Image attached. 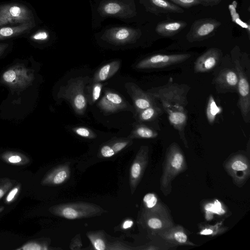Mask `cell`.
<instances>
[{"label":"cell","instance_id":"6da1fadb","mask_svg":"<svg viewBox=\"0 0 250 250\" xmlns=\"http://www.w3.org/2000/svg\"><path fill=\"white\" fill-rule=\"evenodd\" d=\"M190 87L186 84L168 83L149 89L147 92L159 101L167 114L176 111H187V95Z\"/></svg>","mask_w":250,"mask_h":250},{"label":"cell","instance_id":"7a4b0ae2","mask_svg":"<svg viewBox=\"0 0 250 250\" xmlns=\"http://www.w3.org/2000/svg\"><path fill=\"white\" fill-rule=\"evenodd\" d=\"M187 168V164L182 149L176 143L171 144L166 150L160 182V190L164 195L170 194L172 182Z\"/></svg>","mask_w":250,"mask_h":250},{"label":"cell","instance_id":"3957f363","mask_svg":"<svg viewBox=\"0 0 250 250\" xmlns=\"http://www.w3.org/2000/svg\"><path fill=\"white\" fill-rule=\"evenodd\" d=\"M231 54L235 70L238 76L237 92L238 100L237 105L244 121L246 123L250 121V91L248 78L241 65L239 48L236 46L231 51Z\"/></svg>","mask_w":250,"mask_h":250},{"label":"cell","instance_id":"277c9868","mask_svg":"<svg viewBox=\"0 0 250 250\" xmlns=\"http://www.w3.org/2000/svg\"><path fill=\"white\" fill-rule=\"evenodd\" d=\"M49 210L55 215L72 220L100 215L104 212L99 206L83 202L55 205Z\"/></svg>","mask_w":250,"mask_h":250},{"label":"cell","instance_id":"5b68a950","mask_svg":"<svg viewBox=\"0 0 250 250\" xmlns=\"http://www.w3.org/2000/svg\"><path fill=\"white\" fill-rule=\"evenodd\" d=\"M86 78L78 77L71 79L62 87L61 97L67 100L76 113L83 115L87 107V101L84 94Z\"/></svg>","mask_w":250,"mask_h":250},{"label":"cell","instance_id":"8992f818","mask_svg":"<svg viewBox=\"0 0 250 250\" xmlns=\"http://www.w3.org/2000/svg\"><path fill=\"white\" fill-rule=\"evenodd\" d=\"M33 21H34L33 12L24 4L8 3L0 5V27Z\"/></svg>","mask_w":250,"mask_h":250},{"label":"cell","instance_id":"52a82bcc","mask_svg":"<svg viewBox=\"0 0 250 250\" xmlns=\"http://www.w3.org/2000/svg\"><path fill=\"white\" fill-rule=\"evenodd\" d=\"M224 166L234 184L239 187L243 186L250 177V161L248 157L242 153H237L229 157Z\"/></svg>","mask_w":250,"mask_h":250},{"label":"cell","instance_id":"ba28073f","mask_svg":"<svg viewBox=\"0 0 250 250\" xmlns=\"http://www.w3.org/2000/svg\"><path fill=\"white\" fill-rule=\"evenodd\" d=\"M188 53L174 54H155L146 58L139 62L138 69H151L165 67L183 62L189 58Z\"/></svg>","mask_w":250,"mask_h":250},{"label":"cell","instance_id":"9c48e42d","mask_svg":"<svg viewBox=\"0 0 250 250\" xmlns=\"http://www.w3.org/2000/svg\"><path fill=\"white\" fill-rule=\"evenodd\" d=\"M34 78V74L22 65L12 66L2 75V82L11 87L24 88L30 84Z\"/></svg>","mask_w":250,"mask_h":250},{"label":"cell","instance_id":"30bf717a","mask_svg":"<svg viewBox=\"0 0 250 250\" xmlns=\"http://www.w3.org/2000/svg\"><path fill=\"white\" fill-rule=\"evenodd\" d=\"M221 25L216 19L204 18L195 21L187 35L189 42L200 41L210 36Z\"/></svg>","mask_w":250,"mask_h":250},{"label":"cell","instance_id":"8fae6325","mask_svg":"<svg viewBox=\"0 0 250 250\" xmlns=\"http://www.w3.org/2000/svg\"><path fill=\"white\" fill-rule=\"evenodd\" d=\"M149 148L147 146L140 148L131 166L130 171V186L132 193L135 190L140 183L148 162Z\"/></svg>","mask_w":250,"mask_h":250},{"label":"cell","instance_id":"7c38bea8","mask_svg":"<svg viewBox=\"0 0 250 250\" xmlns=\"http://www.w3.org/2000/svg\"><path fill=\"white\" fill-rule=\"evenodd\" d=\"M141 35L140 30L128 27H114L107 30L102 38L110 43L124 44L134 42Z\"/></svg>","mask_w":250,"mask_h":250},{"label":"cell","instance_id":"4fadbf2b","mask_svg":"<svg viewBox=\"0 0 250 250\" xmlns=\"http://www.w3.org/2000/svg\"><path fill=\"white\" fill-rule=\"evenodd\" d=\"M145 211V224L153 234L156 235L159 231L174 225L169 211Z\"/></svg>","mask_w":250,"mask_h":250},{"label":"cell","instance_id":"5bb4252c","mask_svg":"<svg viewBox=\"0 0 250 250\" xmlns=\"http://www.w3.org/2000/svg\"><path fill=\"white\" fill-rule=\"evenodd\" d=\"M156 236L171 247L196 245L190 241L184 228L180 225H174L163 229L158 232Z\"/></svg>","mask_w":250,"mask_h":250},{"label":"cell","instance_id":"9a60e30c","mask_svg":"<svg viewBox=\"0 0 250 250\" xmlns=\"http://www.w3.org/2000/svg\"><path fill=\"white\" fill-rule=\"evenodd\" d=\"M127 91L133 102L136 112L157 104L156 100L147 92L143 90L136 84L127 83L125 84Z\"/></svg>","mask_w":250,"mask_h":250},{"label":"cell","instance_id":"2e32d148","mask_svg":"<svg viewBox=\"0 0 250 250\" xmlns=\"http://www.w3.org/2000/svg\"><path fill=\"white\" fill-rule=\"evenodd\" d=\"M221 57V51L216 48H211L200 56L194 63L195 73L210 71L218 64Z\"/></svg>","mask_w":250,"mask_h":250},{"label":"cell","instance_id":"e0dca14e","mask_svg":"<svg viewBox=\"0 0 250 250\" xmlns=\"http://www.w3.org/2000/svg\"><path fill=\"white\" fill-rule=\"evenodd\" d=\"M100 109L106 113H114L126 109L128 104L119 94L106 91L98 103Z\"/></svg>","mask_w":250,"mask_h":250},{"label":"cell","instance_id":"ac0fdd59","mask_svg":"<svg viewBox=\"0 0 250 250\" xmlns=\"http://www.w3.org/2000/svg\"><path fill=\"white\" fill-rule=\"evenodd\" d=\"M238 83L236 71L230 68L221 70L215 80L216 87L223 92L237 91Z\"/></svg>","mask_w":250,"mask_h":250},{"label":"cell","instance_id":"d6986e66","mask_svg":"<svg viewBox=\"0 0 250 250\" xmlns=\"http://www.w3.org/2000/svg\"><path fill=\"white\" fill-rule=\"evenodd\" d=\"M146 10L154 14L183 13L184 10L180 6L167 0H141Z\"/></svg>","mask_w":250,"mask_h":250},{"label":"cell","instance_id":"ffe728a7","mask_svg":"<svg viewBox=\"0 0 250 250\" xmlns=\"http://www.w3.org/2000/svg\"><path fill=\"white\" fill-rule=\"evenodd\" d=\"M69 176V168L60 166L52 169L44 176L41 181L42 185H58L64 182Z\"/></svg>","mask_w":250,"mask_h":250},{"label":"cell","instance_id":"44dd1931","mask_svg":"<svg viewBox=\"0 0 250 250\" xmlns=\"http://www.w3.org/2000/svg\"><path fill=\"white\" fill-rule=\"evenodd\" d=\"M187 25L183 21H162L155 28L156 32L161 36L169 37L174 36Z\"/></svg>","mask_w":250,"mask_h":250},{"label":"cell","instance_id":"7402d4cb","mask_svg":"<svg viewBox=\"0 0 250 250\" xmlns=\"http://www.w3.org/2000/svg\"><path fill=\"white\" fill-rule=\"evenodd\" d=\"M34 26L35 22L33 21L15 26L0 28V40L18 36L29 31Z\"/></svg>","mask_w":250,"mask_h":250},{"label":"cell","instance_id":"603a6c76","mask_svg":"<svg viewBox=\"0 0 250 250\" xmlns=\"http://www.w3.org/2000/svg\"><path fill=\"white\" fill-rule=\"evenodd\" d=\"M120 62L113 61L102 66L95 74L94 83L105 81L113 76L119 70Z\"/></svg>","mask_w":250,"mask_h":250},{"label":"cell","instance_id":"cb8c5ba5","mask_svg":"<svg viewBox=\"0 0 250 250\" xmlns=\"http://www.w3.org/2000/svg\"><path fill=\"white\" fill-rule=\"evenodd\" d=\"M6 163L15 166H24L30 162V159L25 155L17 151H7L0 155Z\"/></svg>","mask_w":250,"mask_h":250},{"label":"cell","instance_id":"d4e9b609","mask_svg":"<svg viewBox=\"0 0 250 250\" xmlns=\"http://www.w3.org/2000/svg\"><path fill=\"white\" fill-rule=\"evenodd\" d=\"M143 201L146 211H168L165 205L154 193H148L146 194L143 198Z\"/></svg>","mask_w":250,"mask_h":250},{"label":"cell","instance_id":"484cf974","mask_svg":"<svg viewBox=\"0 0 250 250\" xmlns=\"http://www.w3.org/2000/svg\"><path fill=\"white\" fill-rule=\"evenodd\" d=\"M162 113V108L157 104H156L137 112V120L139 122L152 121L156 119Z\"/></svg>","mask_w":250,"mask_h":250},{"label":"cell","instance_id":"4316f807","mask_svg":"<svg viewBox=\"0 0 250 250\" xmlns=\"http://www.w3.org/2000/svg\"><path fill=\"white\" fill-rule=\"evenodd\" d=\"M158 132L153 129L143 124L135 126L129 136L130 139H152L157 137Z\"/></svg>","mask_w":250,"mask_h":250},{"label":"cell","instance_id":"83f0119b","mask_svg":"<svg viewBox=\"0 0 250 250\" xmlns=\"http://www.w3.org/2000/svg\"><path fill=\"white\" fill-rule=\"evenodd\" d=\"M199 234L202 235L216 236L221 234L227 231V228L221 223L215 225H203L200 227Z\"/></svg>","mask_w":250,"mask_h":250},{"label":"cell","instance_id":"f1b7e54d","mask_svg":"<svg viewBox=\"0 0 250 250\" xmlns=\"http://www.w3.org/2000/svg\"><path fill=\"white\" fill-rule=\"evenodd\" d=\"M125 7L122 4L111 1L104 3L101 7V10L105 15L114 16L124 11Z\"/></svg>","mask_w":250,"mask_h":250},{"label":"cell","instance_id":"f546056e","mask_svg":"<svg viewBox=\"0 0 250 250\" xmlns=\"http://www.w3.org/2000/svg\"><path fill=\"white\" fill-rule=\"evenodd\" d=\"M221 111L220 108L217 105L212 95H210L206 109V115L208 123L212 125L214 123L216 115Z\"/></svg>","mask_w":250,"mask_h":250},{"label":"cell","instance_id":"4dcf8cb0","mask_svg":"<svg viewBox=\"0 0 250 250\" xmlns=\"http://www.w3.org/2000/svg\"><path fill=\"white\" fill-rule=\"evenodd\" d=\"M49 248L46 244L39 240H32L28 241L16 249V250H47Z\"/></svg>","mask_w":250,"mask_h":250},{"label":"cell","instance_id":"1f68e13d","mask_svg":"<svg viewBox=\"0 0 250 250\" xmlns=\"http://www.w3.org/2000/svg\"><path fill=\"white\" fill-rule=\"evenodd\" d=\"M130 139H115L112 141L108 144L116 154L125 147L128 144H130L131 142V140Z\"/></svg>","mask_w":250,"mask_h":250},{"label":"cell","instance_id":"d6a6232c","mask_svg":"<svg viewBox=\"0 0 250 250\" xmlns=\"http://www.w3.org/2000/svg\"><path fill=\"white\" fill-rule=\"evenodd\" d=\"M21 189V183H18L15 187L11 188L7 194L4 202L6 204H10L13 202L18 196Z\"/></svg>","mask_w":250,"mask_h":250},{"label":"cell","instance_id":"836d02e7","mask_svg":"<svg viewBox=\"0 0 250 250\" xmlns=\"http://www.w3.org/2000/svg\"><path fill=\"white\" fill-rule=\"evenodd\" d=\"M73 130L76 134L83 137L93 139L96 137L92 130L85 127H76Z\"/></svg>","mask_w":250,"mask_h":250},{"label":"cell","instance_id":"e575fe53","mask_svg":"<svg viewBox=\"0 0 250 250\" xmlns=\"http://www.w3.org/2000/svg\"><path fill=\"white\" fill-rule=\"evenodd\" d=\"M13 183L10 179H0V199L12 188Z\"/></svg>","mask_w":250,"mask_h":250},{"label":"cell","instance_id":"d590c367","mask_svg":"<svg viewBox=\"0 0 250 250\" xmlns=\"http://www.w3.org/2000/svg\"><path fill=\"white\" fill-rule=\"evenodd\" d=\"M175 4L183 8L190 7L201 4L198 0H169Z\"/></svg>","mask_w":250,"mask_h":250},{"label":"cell","instance_id":"8d00e7d4","mask_svg":"<svg viewBox=\"0 0 250 250\" xmlns=\"http://www.w3.org/2000/svg\"><path fill=\"white\" fill-rule=\"evenodd\" d=\"M94 247L97 250H104L106 249V245L103 238L96 236L95 235H88Z\"/></svg>","mask_w":250,"mask_h":250},{"label":"cell","instance_id":"74e56055","mask_svg":"<svg viewBox=\"0 0 250 250\" xmlns=\"http://www.w3.org/2000/svg\"><path fill=\"white\" fill-rule=\"evenodd\" d=\"M103 84L100 83H95L92 91L91 100L94 103L100 97Z\"/></svg>","mask_w":250,"mask_h":250},{"label":"cell","instance_id":"f35d334b","mask_svg":"<svg viewBox=\"0 0 250 250\" xmlns=\"http://www.w3.org/2000/svg\"><path fill=\"white\" fill-rule=\"evenodd\" d=\"M100 152L104 157L108 158L115 155V152L108 144L104 145L100 149Z\"/></svg>","mask_w":250,"mask_h":250},{"label":"cell","instance_id":"ab89813d","mask_svg":"<svg viewBox=\"0 0 250 250\" xmlns=\"http://www.w3.org/2000/svg\"><path fill=\"white\" fill-rule=\"evenodd\" d=\"M48 34L46 31H40L34 34L32 38L36 41H45L48 38Z\"/></svg>","mask_w":250,"mask_h":250},{"label":"cell","instance_id":"60d3db41","mask_svg":"<svg viewBox=\"0 0 250 250\" xmlns=\"http://www.w3.org/2000/svg\"><path fill=\"white\" fill-rule=\"evenodd\" d=\"M205 6H213L219 4L222 0H198Z\"/></svg>","mask_w":250,"mask_h":250},{"label":"cell","instance_id":"b9f144b4","mask_svg":"<svg viewBox=\"0 0 250 250\" xmlns=\"http://www.w3.org/2000/svg\"><path fill=\"white\" fill-rule=\"evenodd\" d=\"M133 222L132 221L130 220H126L124 222L123 225V228L124 229H126L131 228L133 225Z\"/></svg>","mask_w":250,"mask_h":250},{"label":"cell","instance_id":"7bdbcfd3","mask_svg":"<svg viewBox=\"0 0 250 250\" xmlns=\"http://www.w3.org/2000/svg\"><path fill=\"white\" fill-rule=\"evenodd\" d=\"M8 46L7 43H0V55L5 50Z\"/></svg>","mask_w":250,"mask_h":250},{"label":"cell","instance_id":"ee69618b","mask_svg":"<svg viewBox=\"0 0 250 250\" xmlns=\"http://www.w3.org/2000/svg\"><path fill=\"white\" fill-rule=\"evenodd\" d=\"M4 208L3 206L0 207V213L3 210Z\"/></svg>","mask_w":250,"mask_h":250}]
</instances>
